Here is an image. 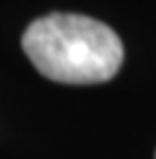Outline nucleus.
<instances>
[{
  "instance_id": "obj_1",
  "label": "nucleus",
  "mask_w": 156,
  "mask_h": 159,
  "mask_svg": "<svg viewBox=\"0 0 156 159\" xmlns=\"http://www.w3.org/2000/svg\"><path fill=\"white\" fill-rule=\"evenodd\" d=\"M24 52L44 77L63 84L107 82L119 73L124 47L102 21L82 14H49L21 38Z\"/></svg>"
}]
</instances>
